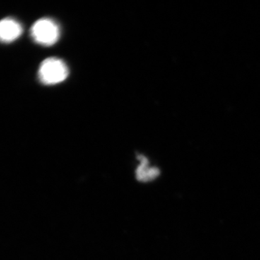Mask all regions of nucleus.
I'll list each match as a JSON object with an SVG mask.
<instances>
[{"label": "nucleus", "instance_id": "1", "mask_svg": "<svg viewBox=\"0 0 260 260\" xmlns=\"http://www.w3.org/2000/svg\"><path fill=\"white\" fill-rule=\"evenodd\" d=\"M69 75L66 64L58 58L51 57L45 59L39 70V80L44 85H56L64 81Z\"/></svg>", "mask_w": 260, "mask_h": 260}, {"label": "nucleus", "instance_id": "4", "mask_svg": "<svg viewBox=\"0 0 260 260\" xmlns=\"http://www.w3.org/2000/svg\"><path fill=\"white\" fill-rule=\"evenodd\" d=\"M140 164L136 170L137 179L143 182H148L156 179L160 174V171L155 167L149 166L148 159L144 155H138Z\"/></svg>", "mask_w": 260, "mask_h": 260}, {"label": "nucleus", "instance_id": "2", "mask_svg": "<svg viewBox=\"0 0 260 260\" xmlns=\"http://www.w3.org/2000/svg\"><path fill=\"white\" fill-rule=\"evenodd\" d=\"M30 36L34 42L40 45H54L59 40L60 30L57 24L49 18L37 20L30 29Z\"/></svg>", "mask_w": 260, "mask_h": 260}, {"label": "nucleus", "instance_id": "3", "mask_svg": "<svg viewBox=\"0 0 260 260\" xmlns=\"http://www.w3.org/2000/svg\"><path fill=\"white\" fill-rule=\"evenodd\" d=\"M23 34L21 24L13 18L0 20V42L8 44L14 42Z\"/></svg>", "mask_w": 260, "mask_h": 260}]
</instances>
